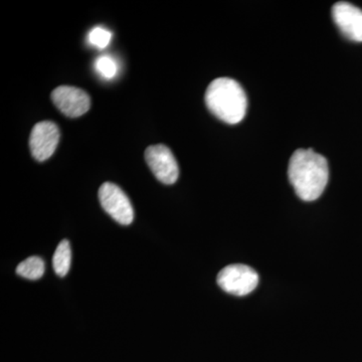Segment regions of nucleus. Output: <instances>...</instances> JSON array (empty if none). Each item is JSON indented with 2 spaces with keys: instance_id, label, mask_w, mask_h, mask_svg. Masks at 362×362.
Segmentation results:
<instances>
[{
  "instance_id": "1",
  "label": "nucleus",
  "mask_w": 362,
  "mask_h": 362,
  "mask_svg": "<svg viewBox=\"0 0 362 362\" xmlns=\"http://www.w3.org/2000/svg\"><path fill=\"white\" fill-rule=\"evenodd\" d=\"M288 176L302 201H316L323 194L329 178L327 160L312 149H298L290 159Z\"/></svg>"
},
{
  "instance_id": "2",
  "label": "nucleus",
  "mask_w": 362,
  "mask_h": 362,
  "mask_svg": "<svg viewBox=\"0 0 362 362\" xmlns=\"http://www.w3.org/2000/svg\"><path fill=\"white\" fill-rule=\"evenodd\" d=\"M206 104L216 118L238 124L247 113V100L242 86L230 78H218L207 87Z\"/></svg>"
},
{
  "instance_id": "3",
  "label": "nucleus",
  "mask_w": 362,
  "mask_h": 362,
  "mask_svg": "<svg viewBox=\"0 0 362 362\" xmlns=\"http://www.w3.org/2000/svg\"><path fill=\"white\" fill-rule=\"evenodd\" d=\"M218 284L223 291L235 296H246L256 289L259 276L254 269L245 265L226 267L218 273Z\"/></svg>"
},
{
  "instance_id": "4",
  "label": "nucleus",
  "mask_w": 362,
  "mask_h": 362,
  "mask_svg": "<svg viewBox=\"0 0 362 362\" xmlns=\"http://www.w3.org/2000/svg\"><path fill=\"white\" fill-rule=\"evenodd\" d=\"M99 199L104 211L120 225H130L134 220V209L130 199L114 183L105 182L100 187Z\"/></svg>"
},
{
  "instance_id": "5",
  "label": "nucleus",
  "mask_w": 362,
  "mask_h": 362,
  "mask_svg": "<svg viewBox=\"0 0 362 362\" xmlns=\"http://www.w3.org/2000/svg\"><path fill=\"white\" fill-rule=\"evenodd\" d=\"M145 160L157 180L164 185H173L180 176V168L171 150L157 144L145 150Z\"/></svg>"
},
{
  "instance_id": "6",
  "label": "nucleus",
  "mask_w": 362,
  "mask_h": 362,
  "mask_svg": "<svg viewBox=\"0 0 362 362\" xmlns=\"http://www.w3.org/2000/svg\"><path fill=\"white\" fill-rule=\"evenodd\" d=\"M61 132L51 121L35 124L30 133V147L33 158L42 162L49 159L58 147Z\"/></svg>"
},
{
  "instance_id": "7",
  "label": "nucleus",
  "mask_w": 362,
  "mask_h": 362,
  "mask_svg": "<svg viewBox=\"0 0 362 362\" xmlns=\"http://www.w3.org/2000/svg\"><path fill=\"white\" fill-rule=\"evenodd\" d=\"M52 100L57 108L70 118L84 115L90 107L89 95L71 86H61L52 90Z\"/></svg>"
},
{
  "instance_id": "8",
  "label": "nucleus",
  "mask_w": 362,
  "mask_h": 362,
  "mask_svg": "<svg viewBox=\"0 0 362 362\" xmlns=\"http://www.w3.org/2000/svg\"><path fill=\"white\" fill-rule=\"evenodd\" d=\"M332 18L340 32L356 42H362V11L349 2H337L332 7Z\"/></svg>"
},
{
  "instance_id": "9",
  "label": "nucleus",
  "mask_w": 362,
  "mask_h": 362,
  "mask_svg": "<svg viewBox=\"0 0 362 362\" xmlns=\"http://www.w3.org/2000/svg\"><path fill=\"white\" fill-rule=\"evenodd\" d=\"M71 251L68 240H62L52 258L54 270L59 277H65L71 268Z\"/></svg>"
},
{
  "instance_id": "10",
  "label": "nucleus",
  "mask_w": 362,
  "mask_h": 362,
  "mask_svg": "<svg viewBox=\"0 0 362 362\" xmlns=\"http://www.w3.org/2000/svg\"><path fill=\"white\" fill-rule=\"evenodd\" d=\"M16 273L28 280H37L44 276L45 262L40 257H30L18 266Z\"/></svg>"
},
{
  "instance_id": "11",
  "label": "nucleus",
  "mask_w": 362,
  "mask_h": 362,
  "mask_svg": "<svg viewBox=\"0 0 362 362\" xmlns=\"http://www.w3.org/2000/svg\"><path fill=\"white\" fill-rule=\"evenodd\" d=\"M94 66L97 73L106 80L115 78L118 74V64L109 54H103L97 58Z\"/></svg>"
},
{
  "instance_id": "12",
  "label": "nucleus",
  "mask_w": 362,
  "mask_h": 362,
  "mask_svg": "<svg viewBox=\"0 0 362 362\" xmlns=\"http://www.w3.org/2000/svg\"><path fill=\"white\" fill-rule=\"evenodd\" d=\"M111 40L112 33L110 30L101 28V26L93 28L88 35V40H89L90 44L100 49L108 47Z\"/></svg>"
}]
</instances>
